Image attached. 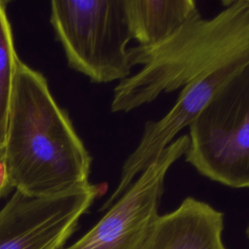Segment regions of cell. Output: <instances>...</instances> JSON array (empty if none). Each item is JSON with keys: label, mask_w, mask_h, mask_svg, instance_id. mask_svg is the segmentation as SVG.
<instances>
[{"label": "cell", "mask_w": 249, "mask_h": 249, "mask_svg": "<svg viewBox=\"0 0 249 249\" xmlns=\"http://www.w3.org/2000/svg\"><path fill=\"white\" fill-rule=\"evenodd\" d=\"M12 189L52 196L89 184L91 157L42 73L18 60L3 146Z\"/></svg>", "instance_id": "cell-1"}, {"label": "cell", "mask_w": 249, "mask_h": 249, "mask_svg": "<svg viewBox=\"0 0 249 249\" xmlns=\"http://www.w3.org/2000/svg\"><path fill=\"white\" fill-rule=\"evenodd\" d=\"M249 46V0L225 2L211 18L200 15L165 42L128 49L131 66L142 68L114 89L111 111L126 113L195 78Z\"/></svg>", "instance_id": "cell-2"}, {"label": "cell", "mask_w": 249, "mask_h": 249, "mask_svg": "<svg viewBox=\"0 0 249 249\" xmlns=\"http://www.w3.org/2000/svg\"><path fill=\"white\" fill-rule=\"evenodd\" d=\"M50 20L72 69L98 84L131 75L125 0H53Z\"/></svg>", "instance_id": "cell-3"}, {"label": "cell", "mask_w": 249, "mask_h": 249, "mask_svg": "<svg viewBox=\"0 0 249 249\" xmlns=\"http://www.w3.org/2000/svg\"><path fill=\"white\" fill-rule=\"evenodd\" d=\"M185 160L200 175L249 189V64L233 75L189 125Z\"/></svg>", "instance_id": "cell-4"}, {"label": "cell", "mask_w": 249, "mask_h": 249, "mask_svg": "<svg viewBox=\"0 0 249 249\" xmlns=\"http://www.w3.org/2000/svg\"><path fill=\"white\" fill-rule=\"evenodd\" d=\"M188 144V134L175 138L89 231L60 249H136L160 216L165 176Z\"/></svg>", "instance_id": "cell-5"}, {"label": "cell", "mask_w": 249, "mask_h": 249, "mask_svg": "<svg viewBox=\"0 0 249 249\" xmlns=\"http://www.w3.org/2000/svg\"><path fill=\"white\" fill-rule=\"evenodd\" d=\"M99 192L90 183L52 196L15 191L0 210V249H60Z\"/></svg>", "instance_id": "cell-6"}, {"label": "cell", "mask_w": 249, "mask_h": 249, "mask_svg": "<svg viewBox=\"0 0 249 249\" xmlns=\"http://www.w3.org/2000/svg\"><path fill=\"white\" fill-rule=\"evenodd\" d=\"M248 64L249 46L188 83L163 117L158 121H148L144 124L137 146L124 161L116 189L104 202L101 210L110 207L135 178L157 160L175 136L196 120L219 89Z\"/></svg>", "instance_id": "cell-7"}, {"label": "cell", "mask_w": 249, "mask_h": 249, "mask_svg": "<svg viewBox=\"0 0 249 249\" xmlns=\"http://www.w3.org/2000/svg\"><path fill=\"white\" fill-rule=\"evenodd\" d=\"M223 229L222 212L188 196L176 209L158 217L136 249H227Z\"/></svg>", "instance_id": "cell-8"}, {"label": "cell", "mask_w": 249, "mask_h": 249, "mask_svg": "<svg viewBox=\"0 0 249 249\" xmlns=\"http://www.w3.org/2000/svg\"><path fill=\"white\" fill-rule=\"evenodd\" d=\"M125 11L132 39L141 47L165 42L200 15L193 0H125Z\"/></svg>", "instance_id": "cell-9"}, {"label": "cell", "mask_w": 249, "mask_h": 249, "mask_svg": "<svg viewBox=\"0 0 249 249\" xmlns=\"http://www.w3.org/2000/svg\"><path fill=\"white\" fill-rule=\"evenodd\" d=\"M6 6L7 2L0 0V148L5 143L17 63L19 59Z\"/></svg>", "instance_id": "cell-10"}, {"label": "cell", "mask_w": 249, "mask_h": 249, "mask_svg": "<svg viewBox=\"0 0 249 249\" xmlns=\"http://www.w3.org/2000/svg\"><path fill=\"white\" fill-rule=\"evenodd\" d=\"M11 190L12 188L9 183L6 165H5L4 150L3 148H0V199L3 196H5Z\"/></svg>", "instance_id": "cell-11"}, {"label": "cell", "mask_w": 249, "mask_h": 249, "mask_svg": "<svg viewBox=\"0 0 249 249\" xmlns=\"http://www.w3.org/2000/svg\"><path fill=\"white\" fill-rule=\"evenodd\" d=\"M246 234H247V236H248V238H249V226H248V228H247V230H246Z\"/></svg>", "instance_id": "cell-12"}]
</instances>
